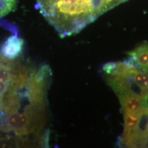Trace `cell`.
<instances>
[{"mask_svg":"<svg viewBox=\"0 0 148 148\" xmlns=\"http://www.w3.org/2000/svg\"><path fill=\"white\" fill-rule=\"evenodd\" d=\"M35 7L61 37L79 32L103 14L101 0H36Z\"/></svg>","mask_w":148,"mask_h":148,"instance_id":"1","label":"cell"},{"mask_svg":"<svg viewBox=\"0 0 148 148\" xmlns=\"http://www.w3.org/2000/svg\"><path fill=\"white\" fill-rule=\"evenodd\" d=\"M24 40L19 37L16 33L8 37L2 45L0 49V54L9 59L18 58L23 49Z\"/></svg>","mask_w":148,"mask_h":148,"instance_id":"3","label":"cell"},{"mask_svg":"<svg viewBox=\"0 0 148 148\" xmlns=\"http://www.w3.org/2000/svg\"><path fill=\"white\" fill-rule=\"evenodd\" d=\"M145 73H148V68H147V70H146V71H145Z\"/></svg>","mask_w":148,"mask_h":148,"instance_id":"6","label":"cell"},{"mask_svg":"<svg viewBox=\"0 0 148 148\" xmlns=\"http://www.w3.org/2000/svg\"><path fill=\"white\" fill-rule=\"evenodd\" d=\"M18 5V0H0V18L14 11Z\"/></svg>","mask_w":148,"mask_h":148,"instance_id":"4","label":"cell"},{"mask_svg":"<svg viewBox=\"0 0 148 148\" xmlns=\"http://www.w3.org/2000/svg\"><path fill=\"white\" fill-rule=\"evenodd\" d=\"M101 9L103 14L127 0H101Z\"/></svg>","mask_w":148,"mask_h":148,"instance_id":"5","label":"cell"},{"mask_svg":"<svg viewBox=\"0 0 148 148\" xmlns=\"http://www.w3.org/2000/svg\"><path fill=\"white\" fill-rule=\"evenodd\" d=\"M123 114H139L148 108V100L136 95L117 96Z\"/></svg>","mask_w":148,"mask_h":148,"instance_id":"2","label":"cell"}]
</instances>
